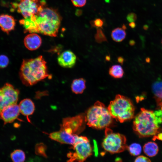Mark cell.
I'll use <instances>...</instances> for the list:
<instances>
[{
  "label": "cell",
  "mask_w": 162,
  "mask_h": 162,
  "mask_svg": "<svg viewBox=\"0 0 162 162\" xmlns=\"http://www.w3.org/2000/svg\"><path fill=\"white\" fill-rule=\"evenodd\" d=\"M126 35L125 30L120 27L114 29L111 33V36L112 40L118 42L122 41L125 38Z\"/></svg>",
  "instance_id": "ffe728a7"
},
{
  "label": "cell",
  "mask_w": 162,
  "mask_h": 162,
  "mask_svg": "<svg viewBox=\"0 0 162 162\" xmlns=\"http://www.w3.org/2000/svg\"><path fill=\"white\" fill-rule=\"evenodd\" d=\"M94 38L95 41L98 43L107 41L106 38L101 28H97Z\"/></svg>",
  "instance_id": "cb8c5ba5"
},
{
  "label": "cell",
  "mask_w": 162,
  "mask_h": 162,
  "mask_svg": "<svg viewBox=\"0 0 162 162\" xmlns=\"http://www.w3.org/2000/svg\"><path fill=\"white\" fill-rule=\"evenodd\" d=\"M105 59L107 61H110V57L109 55H107L105 57Z\"/></svg>",
  "instance_id": "d590c367"
},
{
  "label": "cell",
  "mask_w": 162,
  "mask_h": 162,
  "mask_svg": "<svg viewBox=\"0 0 162 162\" xmlns=\"http://www.w3.org/2000/svg\"><path fill=\"white\" fill-rule=\"evenodd\" d=\"M134 162H151L150 159L146 156L141 155L137 157Z\"/></svg>",
  "instance_id": "f1b7e54d"
},
{
  "label": "cell",
  "mask_w": 162,
  "mask_h": 162,
  "mask_svg": "<svg viewBox=\"0 0 162 162\" xmlns=\"http://www.w3.org/2000/svg\"><path fill=\"white\" fill-rule=\"evenodd\" d=\"M106 2H109V0H105Z\"/></svg>",
  "instance_id": "ab89813d"
},
{
  "label": "cell",
  "mask_w": 162,
  "mask_h": 162,
  "mask_svg": "<svg viewBox=\"0 0 162 162\" xmlns=\"http://www.w3.org/2000/svg\"><path fill=\"white\" fill-rule=\"evenodd\" d=\"M9 63V60L7 56L3 55H0V68H6Z\"/></svg>",
  "instance_id": "4316f807"
},
{
  "label": "cell",
  "mask_w": 162,
  "mask_h": 162,
  "mask_svg": "<svg viewBox=\"0 0 162 162\" xmlns=\"http://www.w3.org/2000/svg\"><path fill=\"white\" fill-rule=\"evenodd\" d=\"M71 87L74 93L81 94L86 88V80L82 78L75 79L73 80Z\"/></svg>",
  "instance_id": "ac0fdd59"
},
{
  "label": "cell",
  "mask_w": 162,
  "mask_h": 162,
  "mask_svg": "<svg viewBox=\"0 0 162 162\" xmlns=\"http://www.w3.org/2000/svg\"><path fill=\"white\" fill-rule=\"evenodd\" d=\"M116 162H122V160L121 158H117L116 160Z\"/></svg>",
  "instance_id": "74e56055"
},
{
  "label": "cell",
  "mask_w": 162,
  "mask_h": 162,
  "mask_svg": "<svg viewBox=\"0 0 162 162\" xmlns=\"http://www.w3.org/2000/svg\"><path fill=\"white\" fill-rule=\"evenodd\" d=\"M10 157L13 162H24L26 159L25 152L20 149H16L12 152Z\"/></svg>",
  "instance_id": "7402d4cb"
},
{
  "label": "cell",
  "mask_w": 162,
  "mask_h": 162,
  "mask_svg": "<svg viewBox=\"0 0 162 162\" xmlns=\"http://www.w3.org/2000/svg\"><path fill=\"white\" fill-rule=\"evenodd\" d=\"M78 136L70 134L64 130L61 129L58 131L50 133V138L61 144H68L73 146L75 143Z\"/></svg>",
  "instance_id": "8fae6325"
},
{
  "label": "cell",
  "mask_w": 162,
  "mask_h": 162,
  "mask_svg": "<svg viewBox=\"0 0 162 162\" xmlns=\"http://www.w3.org/2000/svg\"><path fill=\"white\" fill-rule=\"evenodd\" d=\"M86 122V115L83 114L65 118L62 120L60 129L70 134L77 135L84 129Z\"/></svg>",
  "instance_id": "30bf717a"
},
{
  "label": "cell",
  "mask_w": 162,
  "mask_h": 162,
  "mask_svg": "<svg viewBox=\"0 0 162 162\" xmlns=\"http://www.w3.org/2000/svg\"><path fill=\"white\" fill-rule=\"evenodd\" d=\"M82 13V11L80 9H77L76 12V14L77 16H81Z\"/></svg>",
  "instance_id": "836d02e7"
},
{
  "label": "cell",
  "mask_w": 162,
  "mask_h": 162,
  "mask_svg": "<svg viewBox=\"0 0 162 162\" xmlns=\"http://www.w3.org/2000/svg\"><path fill=\"white\" fill-rule=\"evenodd\" d=\"M20 112L19 105L16 104L10 105L2 111L0 119L3 120L4 124L11 123L17 118Z\"/></svg>",
  "instance_id": "7c38bea8"
},
{
  "label": "cell",
  "mask_w": 162,
  "mask_h": 162,
  "mask_svg": "<svg viewBox=\"0 0 162 162\" xmlns=\"http://www.w3.org/2000/svg\"><path fill=\"white\" fill-rule=\"evenodd\" d=\"M135 43L134 41L133 40H131L129 42V44L131 46L134 45Z\"/></svg>",
  "instance_id": "8d00e7d4"
},
{
  "label": "cell",
  "mask_w": 162,
  "mask_h": 162,
  "mask_svg": "<svg viewBox=\"0 0 162 162\" xmlns=\"http://www.w3.org/2000/svg\"><path fill=\"white\" fill-rule=\"evenodd\" d=\"M24 43L28 50H34L38 48L42 43V39L38 34L32 33L27 35L25 38Z\"/></svg>",
  "instance_id": "5bb4252c"
},
{
  "label": "cell",
  "mask_w": 162,
  "mask_h": 162,
  "mask_svg": "<svg viewBox=\"0 0 162 162\" xmlns=\"http://www.w3.org/2000/svg\"><path fill=\"white\" fill-rule=\"evenodd\" d=\"M44 6L36 15L38 33L51 37L57 36L61 17L56 10Z\"/></svg>",
  "instance_id": "3957f363"
},
{
  "label": "cell",
  "mask_w": 162,
  "mask_h": 162,
  "mask_svg": "<svg viewBox=\"0 0 162 162\" xmlns=\"http://www.w3.org/2000/svg\"></svg>",
  "instance_id": "b9f144b4"
},
{
  "label": "cell",
  "mask_w": 162,
  "mask_h": 162,
  "mask_svg": "<svg viewBox=\"0 0 162 162\" xmlns=\"http://www.w3.org/2000/svg\"><path fill=\"white\" fill-rule=\"evenodd\" d=\"M45 3L44 1L40 2L38 0H23L21 1L19 4L13 3L12 6L17 9V12L20 13L24 19L34 21L35 19L36 15Z\"/></svg>",
  "instance_id": "ba28073f"
},
{
  "label": "cell",
  "mask_w": 162,
  "mask_h": 162,
  "mask_svg": "<svg viewBox=\"0 0 162 162\" xmlns=\"http://www.w3.org/2000/svg\"><path fill=\"white\" fill-rule=\"evenodd\" d=\"M107 108L112 118L121 123L132 119L134 116L135 108L132 102L120 94L116 96Z\"/></svg>",
  "instance_id": "5b68a950"
},
{
  "label": "cell",
  "mask_w": 162,
  "mask_h": 162,
  "mask_svg": "<svg viewBox=\"0 0 162 162\" xmlns=\"http://www.w3.org/2000/svg\"><path fill=\"white\" fill-rule=\"evenodd\" d=\"M19 91L7 83L0 88V119L2 112L6 107L17 104Z\"/></svg>",
  "instance_id": "9c48e42d"
},
{
  "label": "cell",
  "mask_w": 162,
  "mask_h": 162,
  "mask_svg": "<svg viewBox=\"0 0 162 162\" xmlns=\"http://www.w3.org/2000/svg\"><path fill=\"white\" fill-rule=\"evenodd\" d=\"M90 23L91 26L98 28H102L104 25L103 20L100 18H96L94 20L91 21Z\"/></svg>",
  "instance_id": "484cf974"
},
{
  "label": "cell",
  "mask_w": 162,
  "mask_h": 162,
  "mask_svg": "<svg viewBox=\"0 0 162 162\" xmlns=\"http://www.w3.org/2000/svg\"><path fill=\"white\" fill-rule=\"evenodd\" d=\"M117 61L118 62L122 65L124 61V59L122 56H119L117 58Z\"/></svg>",
  "instance_id": "d6a6232c"
},
{
  "label": "cell",
  "mask_w": 162,
  "mask_h": 162,
  "mask_svg": "<svg viewBox=\"0 0 162 162\" xmlns=\"http://www.w3.org/2000/svg\"><path fill=\"white\" fill-rule=\"evenodd\" d=\"M152 90L157 109L162 111V80L159 79L154 82L152 86Z\"/></svg>",
  "instance_id": "e0dca14e"
},
{
  "label": "cell",
  "mask_w": 162,
  "mask_h": 162,
  "mask_svg": "<svg viewBox=\"0 0 162 162\" xmlns=\"http://www.w3.org/2000/svg\"><path fill=\"white\" fill-rule=\"evenodd\" d=\"M46 147L44 144L42 143L38 144L35 147V152L38 155L46 158Z\"/></svg>",
  "instance_id": "d4e9b609"
},
{
  "label": "cell",
  "mask_w": 162,
  "mask_h": 162,
  "mask_svg": "<svg viewBox=\"0 0 162 162\" xmlns=\"http://www.w3.org/2000/svg\"><path fill=\"white\" fill-rule=\"evenodd\" d=\"M105 134L102 146L105 151L114 154L121 152L127 149L126 139L124 136L113 132L108 127L105 128Z\"/></svg>",
  "instance_id": "8992f818"
},
{
  "label": "cell",
  "mask_w": 162,
  "mask_h": 162,
  "mask_svg": "<svg viewBox=\"0 0 162 162\" xmlns=\"http://www.w3.org/2000/svg\"><path fill=\"white\" fill-rule=\"evenodd\" d=\"M19 75L23 84L26 86L33 85L47 77H51L46 62L41 56L34 58L23 59Z\"/></svg>",
  "instance_id": "7a4b0ae2"
},
{
  "label": "cell",
  "mask_w": 162,
  "mask_h": 162,
  "mask_svg": "<svg viewBox=\"0 0 162 162\" xmlns=\"http://www.w3.org/2000/svg\"><path fill=\"white\" fill-rule=\"evenodd\" d=\"M20 0V1H21L23 0ZM32 0V1H35L36 0Z\"/></svg>",
  "instance_id": "60d3db41"
},
{
  "label": "cell",
  "mask_w": 162,
  "mask_h": 162,
  "mask_svg": "<svg viewBox=\"0 0 162 162\" xmlns=\"http://www.w3.org/2000/svg\"><path fill=\"white\" fill-rule=\"evenodd\" d=\"M76 56L71 51L67 50L61 53L58 56L57 60L59 65L65 68H71L75 65Z\"/></svg>",
  "instance_id": "4fadbf2b"
},
{
  "label": "cell",
  "mask_w": 162,
  "mask_h": 162,
  "mask_svg": "<svg viewBox=\"0 0 162 162\" xmlns=\"http://www.w3.org/2000/svg\"><path fill=\"white\" fill-rule=\"evenodd\" d=\"M158 139L162 141V132H160L157 135L153 136V140Z\"/></svg>",
  "instance_id": "4dcf8cb0"
},
{
  "label": "cell",
  "mask_w": 162,
  "mask_h": 162,
  "mask_svg": "<svg viewBox=\"0 0 162 162\" xmlns=\"http://www.w3.org/2000/svg\"><path fill=\"white\" fill-rule=\"evenodd\" d=\"M161 123V110L154 111L142 108L134 118L133 129L140 137L154 136L160 132Z\"/></svg>",
  "instance_id": "6da1fadb"
},
{
  "label": "cell",
  "mask_w": 162,
  "mask_h": 162,
  "mask_svg": "<svg viewBox=\"0 0 162 162\" xmlns=\"http://www.w3.org/2000/svg\"><path fill=\"white\" fill-rule=\"evenodd\" d=\"M86 117L87 124L97 129L107 128L112 124L113 118L108 108L99 101L88 109Z\"/></svg>",
  "instance_id": "277c9868"
},
{
  "label": "cell",
  "mask_w": 162,
  "mask_h": 162,
  "mask_svg": "<svg viewBox=\"0 0 162 162\" xmlns=\"http://www.w3.org/2000/svg\"><path fill=\"white\" fill-rule=\"evenodd\" d=\"M126 18L128 21L130 22H134L137 19V16L135 13H130L127 15Z\"/></svg>",
  "instance_id": "f546056e"
},
{
  "label": "cell",
  "mask_w": 162,
  "mask_h": 162,
  "mask_svg": "<svg viewBox=\"0 0 162 162\" xmlns=\"http://www.w3.org/2000/svg\"><path fill=\"white\" fill-rule=\"evenodd\" d=\"M15 24V20L11 16L6 14L0 15V27L7 34L14 29Z\"/></svg>",
  "instance_id": "9a60e30c"
},
{
  "label": "cell",
  "mask_w": 162,
  "mask_h": 162,
  "mask_svg": "<svg viewBox=\"0 0 162 162\" xmlns=\"http://www.w3.org/2000/svg\"><path fill=\"white\" fill-rule=\"evenodd\" d=\"M122 28L124 30H125L127 28L126 27L124 24L123 25Z\"/></svg>",
  "instance_id": "f35d334b"
},
{
  "label": "cell",
  "mask_w": 162,
  "mask_h": 162,
  "mask_svg": "<svg viewBox=\"0 0 162 162\" xmlns=\"http://www.w3.org/2000/svg\"><path fill=\"white\" fill-rule=\"evenodd\" d=\"M109 74L116 79L122 78L123 76L124 71L122 67L119 65H112L109 68Z\"/></svg>",
  "instance_id": "44dd1931"
},
{
  "label": "cell",
  "mask_w": 162,
  "mask_h": 162,
  "mask_svg": "<svg viewBox=\"0 0 162 162\" xmlns=\"http://www.w3.org/2000/svg\"><path fill=\"white\" fill-rule=\"evenodd\" d=\"M19 106L20 112L26 116L28 121L30 122L28 116L33 113L35 110L33 102L30 99H24L20 101Z\"/></svg>",
  "instance_id": "2e32d148"
},
{
  "label": "cell",
  "mask_w": 162,
  "mask_h": 162,
  "mask_svg": "<svg viewBox=\"0 0 162 162\" xmlns=\"http://www.w3.org/2000/svg\"><path fill=\"white\" fill-rule=\"evenodd\" d=\"M94 152L95 155V156H97L98 155V148L97 143L95 140L94 141Z\"/></svg>",
  "instance_id": "1f68e13d"
},
{
  "label": "cell",
  "mask_w": 162,
  "mask_h": 162,
  "mask_svg": "<svg viewBox=\"0 0 162 162\" xmlns=\"http://www.w3.org/2000/svg\"><path fill=\"white\" fill-rule=\"evenodd\" d=\"M73 4L75 7H81L86 4V0H71Z\"/></svg>",
  "instance_id": "83f0119b"
},
{
  "label": "cell",
  "mask_w": 162,
  "mask_h": 162,
  "mask_svg": "<svg viewBox=\"0 0 162 162\" xmlns=\"http://www.w3.org/2000/svg\"><path fill=\"white\" fill-rule=\"evenodd\" d=\"M145 154L147 156L152 157L158 153L159 149L157 144L154 142H149L146 143L143 147Z\"/></svg>",
  "instance_id": "d6986e66"
},
{
  "label": "cell",
  "mask_w": 162,
  "mask_h": 162,
  "mask_svg": "<svg viewBox=\"0 0 162 162\" xmlns=\"http://www.w3.org/2000/svg\"><path fill=\"white\" fill-rule=\"evenodd\" d=\"M129 26L131 28H134L136 26V24L134 22H130Z\"/></svg>",
  "instance_id": "e575fe53"
},
{
  "label": "cell",
  "mask_w": 162,
  "mask_h": 162,
  "mask_svg": "<svg viewBox=\"0 0 162 162\" xmlns=\"http://www.w3.org/2000/svg\"><path fill=\"white\" fill-rule=\"evenodd\" d=\"M72 146L74 151L70 152L67 154V162H84L92 154L89 141L86 136H78Z\"/></svg>",
  "instance_id": "52a82bcc"
},
{
  "label": "cell",
  "mask_w": 162,
  "mask_h": 162,
  "mask_svg": "<svg viewBox=\"0 0 162 162\" xmlns=\"http://www.w3.org/2000/svg\"><path fill=\"white\" fill-rule=\"evenodd\" d=\"M131 155L134 156H138L141 153L142 148L141 145L137 143H134L130 144L127 147Z\"/></svg>",
  "instance_id": "603a6c76"
}]
</instances>
